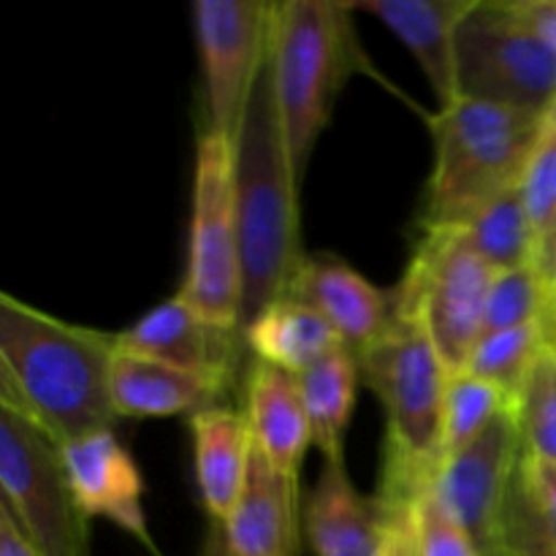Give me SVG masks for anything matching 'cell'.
I'll list each match as a JSON object with an SVG mask.
<instances>
[{
	"mask_svg": "<svg viewBox=\"0 0 556 556\" xmlns=\"http://www.w3.org/2000/svg\"><path fill=\"white\" fill-rule=\"evenodd\" d=\"M114 353L117 334L65 324L0 293V402L25 413L58 445L114 429Z\"/></svg>",
	"mask_w": 556,
	"mask_h": 556,
	"instance_id": "6da1fadb",
	"label": "cell"
},
{
	"mask_svg": "<svg viewBox=\"0 0 556 556\" xmlns=\"http://www.w3.org/2000/svg\"><path fill=\"white\" fill-rule=\"evenodd\" d=\"M233 199L242 253L239 329L282 299L307 253L302 250L299 190L286 128L271 87L269 60L233 141Z\"/></svg>",
	"mask_w": 556,
	"mask_h": 556,
	"instance_id": "7a4b0ae2",
	"label": "cell"
},
{
	"mask_svg": "<svg viewBox=\"0 0 556 556\" xmlns=\"http://www.w3.org/2000/svg\"><path fill=\"white\" fill-rule=\"evenodd\" d=\"M554 293H556V271H554Z\"/></svg>",
	"mask_w": 556,
	"mask_h": 556,
	"instance_id": "d590c367",
	"label": "cell"
},
{
	"mask_svg": "<svg viewBox=\"0 0 556 556\" xmlns=\"http://www.w3.org/2000/svg\"><path fill=\"white\" fill-rule=\"evenodd\" d=\"M527 212L538 244V271L554 286L556 271V112L548 117L543 139L521 179Z\"/></svg>",
	"mask_w": 556,
	"mask_h": 556,
	"instance_id": "484cf974",
	"label": "cell"
},
{
	"mask_svg": "<svg viewBox=\"0 0 556 556\" xmlns=\"http://www.w3.org/2000/svg\"><path fill=\"white\" fill-rule=\"evenodd\" d=\"M195 556H228L226 548V532H223L220 519H206L204 538L199 543V552Z\"/></svg>",
	"mask_w": 556,
	"mask_h": 556,
	"instance_id": "e575fe53",
	"label": "cell"
},
{
	"mask_svg": "<svg viewBox=\"0 0 556 556\" xmlns=\"http://www.w3.org/2000/svg\"><path fill=\"white\" fill-rule=\"evenodd\" d=\"M413 546H416L413 510H407V514H391L389 535H386L380 556H413Z\"/></svg>",
	"mask_w": 556,
	"mask_h": 556,
	"instance_id": "d6a6232c",
	"label": "cell"
},
{
	"mask_svg": "<svg viewBox=\"0 0 556 556\" xmlns=\"http://www.w3.org/2000/svg\"><path fill=\"white\" fill-rule=\"evenodd\" d=\"M353 9L337 0H275L269 74L299 182L348 76L364 65Z\"/></svg>",
	"mask_w": 556,
	"mask_h": 556,
	"instance_id": "5b68a950",
	"label": "cell"
},
{
	"mask_svg": "<svg viewBox=\"0 0 556 556\" xmlns=\"http://www.w3.org/2000/svg\"><path fill=\"white\" fill-rule=\"evenodd\" d=\"M286 296L318 309L342 345L362 356L394 320V291H383L334 253H307Z\"/></svg>",
	"mask_w": 556,
	"mask_h": 556,
	"instance_id": "9a60e30c",
	"label": "cell"
},
{
	"mask_svg": "<svg viewBox=\"0 0 556 556\" xmlns=\"http://www.w3.org/2000/svg\"><path fill=\"white\" fill-rule=\"evenodd\" d=\"M554 299V286L538 271V266L497 271L486 299L483 334L541 324L552 309Z\"/></svg>",
	"mask_w": 556,
	"mask_h": 556,
	"instance_id": "83f0119b",
	"label": "cell"
},
{
	"mask_svg": "<svg viewBox=\"0 0 556 556\" xmlns=\"http://www.w3.org/2000/svg\"><path fill=\"white\" fill-rule=\"evenodd\" d=\"M478 0H348L353 11L375 14L418 60L440 106L459 98L456 36Z\"/></svg>",
	"mask_w": 556,
	"mask_h": 556,
	"instance_id": "e0dca14e",
	"label": "cell"
},
{
	"mask_svg": "<svg viewBox=\"0 0 556 556\" xmlns=\"http://www.w3.org/2000/svg\"><path fill=\"white\" fill-rule=\"evenodd\" d=\"M244 418L266 459L299 478L304 456L315 443L296 375L253 358L244 378Z\"/></svg>",
	"mask_w": 556,
	"mask_h": 556,
	"instance_id": "ac0fdd59",
	"label": "cell"
},
{
	"mask_svg": "<svg viewBox=\"0 0 556 556\" xmlns=\"http://www.w3.org/2000/svg\"><path fill=\"white\" fill-rule=\"evenodd\" d=\"M244 342L253 358L291 375H302L320 358L345 348L334 326L296 296H282L269 304L244 329Z\"/></svg>",
	"mask_w": 556,
	"mask_h": 556,
	"instance_id": "44dd1931",
	"label": "cell"
},
{
	"mask_svg": "<svg viewBox=\"0 0 556 556\" xmlns=\"http://www.w3.org/2000/svg\"><path fill=\"white\" fill-rule=\"evenodd\" d=\"M459 228L470 239L472 248L489 261L494 271L535 266V231H532V220L530 212H527L521 185L483 206L478 215H472Z\"/></svg>",
	"mask_w": 556,
	"mask_h": 556,
	"instance_id": "603a6c76",
	"label": "cell"
},
{
	"mask_svg": "<svg viewBox=\"0 0 556 556\" xmlns=\"http://www.w3.org/2000/svg\"><path fill=\"white\" fill-rule=\"evenodd\" d=\"M177 296L212 324L239 329L242 253L233 199V147L210 130H201L195 147L188 264Z\"/></svg>",
	"mask_w": 556,
	"mask_h": 556,
	"instance_id": "9c48e42d",
	"label": "cell"
},
{
	"mask_svg": "<svg viewBox=\"0 0 556 556\" xmlns=\"http://www.w3.org/2000/svg\"><path fill=\"white\" fill-rule=\"evenodd\" d=\"M358 378L362 364L348 348L329 353L296 375L313 427V443L324 454V462H345V429L356 405Z\"/></svg>",
	"mask_w": 556,
	"mask_h": 556,
	"instance_id": "7402d4cb",
	"label": "cell"
},
{
	"mask_svg": "<svg viewBox=\"0 0 556 556\" xmlns=\"http://www.w3.org/2000/svg\"><path fill=\"white\" fill-rule=\"evenodd\" d=\"M362 378L386 413V451L378 503L407 514L429 494L443 465V407L448 372L427 331L394 315L389 329L358 356Z\"/></svg>",
	"mask_w": 556,
	"mask_h": 556,
	"instance_id": "3957f363",
	"label": "cell"
},
{
	"mask_svg": "<svg viewBox=\"0 0 556 556\" xmlns=\"http://www.w3.org/2000/svg\"><path fill=\"white\" fill-rule=\"evenodd\" d=\"M514 407V396L500 386L478 378L470 369H451L443 407V462L478 440L503 410Z\"/></svg>",
	"mask_w": 556,
	"mask_h": 556,
	"instance_id": "cb8c5ba5",
	"label": "cell"
},
{
	"mask_svg": "<svg viewBox=\"0 0 556 556\" xmlns=\"http://www.w3.org/2000/svg\"><path fill=\"white\" fill-rule=\"evenodd\" d=\"M521 445L538 459L556 462V348L546 345L514 400Z\"/></svg>",
	"mask_w": 556,
	"mask_h": 556,
	"instance_id": "4316f807",
	"label": "cell"
},
{
	"mask_svg": "<svg viewBox=\"0 0 556 556\" xmlns=\"http://www.w3.org/2000/svg\"><path fill=\"white\" fill-rule=\"evenodd\" d=\"M391 516L364 497L345 462H324L304 497V535L315 556H380Z\"/></svg>",
	"mask_w": 556,
	"mask_h": 556,
	"instance_id": "2e32d148",
	"label": "cell"
},
{
	"mask_svg": "<svg viewBox=\"0 0 556 556\" xmlns=\"http://www.w3.org/2000/svg\"><path fill=\"white\" fill-rule=\"evenodd\" d=\"M548 117L472 98L440 106L429 119L434 157L421 228L465 226L483 206L519 188Z\"/></svg>",
	"mask_w": 556,
	"mask_h": 556,
	"instance_id": "277c9868",
	"label": "cell"
},
{
	"mask_svg": "<svg viewBox=\"0 0 556 556\" xmlns=\"http://www.w3.org/2000/svg\"><path fill=\"white\" fill-rule=\"evenodd\" d=\"M521 454L519 424L514 407H508L478 440L440 465L429 489L483 556H503L505 519Z\"/></svg>",
	"mask_w": 556,
	"mask_h": 556,
	"instance_id": "8fae6325",
	"label": "cell"
},
{
	"mask_svg": "<svg viewBox=\"0 0 556 556\" xmlns=\"http://www.w3.org/2000/svg\"><path fill=\"white\" fill-rule=\"evenodd\" d=\"M554 112H556V109H554Z\"/></svg>",
	"mask_w": 556,
	"mask_h": 556,
	"instance_id": "8d00e7d4",
	"label": "cell"
},
{
	"mask_svg": "<svg viewBox=\"0 0 556 556\" xmlns=\"http://www.w3.org/2000/svg\"><path fill=\"white\" fill-rule=\"evenodd\" d=\"M117 348L201 375L231 389L248 342L233 326H220L195 313L179 296L166 299L117 331Z\"/></svg>",
	"mask_w": 556,
	"mask_h": 556,
	"instance_id": "7c38bea8",
	"label": "cell"
},
{
	"mask_svg": "<svg viewBox=\"0 0 556 556\" xmlns=\"http://www.w3.org/2000/svg\"><path fill=\"white\" fill-rule=\"evenodd\" d=\"M543 348H546V326H543V320L541 324L516 326V329L489 331V334H481L478 345L472 348L470 362H467L465 369L489 380V383L500 386L516 400L527 372L538 362Z\"/></svg>",
	"mask_w": 556,
	"mask_h": 556,
	"instance_id": "d4e9b609",
	"label": "cell"
},
{
	"mask_svg": "<svg viewBox=\"0 0 556 556\" xmlns=\"http://www.w3.org/2000/svg\"><path fill=\"white\" fill-rule=\"evenodd\" d=\"M510 3L521 22L556 52V0H510Z\"/></svg>",
	"mask_w": 556,
	"mask_h": 556,
	"instance_id": "1f68e13d",
	"label": "cell"
},
{
	"mask_svg": "<svg viewBox=\"0 0 556 556\" xmlns=\"http://www.w3.org/2000/svg\"><path fill=\"white\" fill-rule=\"evenodd\" d=\"M275 0H195L193 33L204 76L210 134L233 144L269 60Z\"/></svg>",
	"mask_w": 556,
	"mask_h": 556,
	"instance_id": "30bf717a",
	"label": "cell"
},
{
	"mask_svg": "<svg viewBox=\"0 0 556 556\" xmlns=\"http://www.w3.org/2000/svg\"><path fill=\"white\" fill-rule=\"evenodd\" d=\"M514 497V494H510ZM503 556H556V538L527 519L514 503L508 505L505 519Z\"/></svg>",
	"mask_w": 556,
	"mask_h": 556,
	"instance_id": "4dcf8cb0",
	"label": "cell"
},
{
	"mask_svg": "<svg viewBox=\"0 0 556 556\" xmlns=\"http://www.w3.org/2000/svg\"><path fill=\"white\" fill-rule=\"evenodd\" d=\"M0 556H38L30 541L22 535L20 527L3 508H0Z\"/></svg>",
	"mask_w": 556,
	"mask_h": 556,
	"instance_id": "836d02e7",
	"label": "cell"
},
{
	"mask_svg": "<svg viewBox=\"0 0 556 556\" xmlns=\"http://www.w3.org/2000/svg\"><path fill=\"white\" fill-rule=\"evenodd\" d=\"M413 527H416L421 556H483L432 494H424L413 505Z\"/></svg>",
	"mask_w": 556,
	"mask_h": 556,
	"instance_id": "f546056e",
	"label": "cell"
},
{
	"mask_svg": "<svg viewBox=\"0 0 556 556\" xmlns=\"http://www.w3.org/2000/svg\"><path fill=\"white\" fill-rule=\"evenodd\" d=\"M510 503L556 538V462L538 459L525 451L516 470Z\"/></svg>",
	"mask_w": 556,
	"mask_h": 556,
	"instance_id": "f1b7e54d",
	"label": "cell"
},
{
	"mask_svg": "<svg viewBox=\"0 0 556 556\" xmlns=\"http://www.w3.org/2000/svg\"><path fill=\"white\" fill-rule=\"evenodd\" d=\"M228 556H299L304 500L299 478L266 459L253 443L248 478L237 505L223 519Z\"/></svg>",
	"mask_w": 556,
	"mask_h": 556,
	"instance_id": "5bb4252c",
	"label": "cell"
},
{
	"mask_svg": "<svg viewBox=\"0 0 556 556\" xmlns=\"http://www.w3.org/2000/svg\"><path fill=\"white\" fill-rule=\"evenodd\" d=\"M497 271L462 228H421L405 277L394 288L400 318L416 320L448 369H465L483 334Z\"/></svg>",
	"mask_w": 556,
	"mask_h": 556,
	"instance_id": "8992f818",
	"label": "cell"
},
{
	"mask_svg": "<svg viewBox=\"0 0 556 556\" xmlns=\"http://www.w3.org/2000/svg\"><path fill=\"white\" fill-rule=\"evenodd\" d=\"M109 391L119 418H172L195 416L206 407L220 405L228 389L157 358L117 348L109 375Z\"/></svg>",
	"mask_w": 556,
	"mask_h": 556,
	"instance_id": "d6986e66",
	"label": "cell"
},
{
	"mask_svg": "<svg viewBox=\"0 0 556 556\" xmlns=\"http://www.w3.org/2000/svg\"><path fill=\"white\" fill-rule=\"evenodd\" d=\"M456 87L459 98L548 117L556 109V52L510 0H478L456 36Z\"/></svg>",
	"mask_w": 556,
	"mask_h": 556,
	"instance_id": "ba28073f",
	"label": "cell"
},
{
	"mask_svg": "<svg viewBox=\"0 0 556 556\" xmlns=\"http://www.w3.org/2000/svg\"><path fill=\"white\" fill-rule=\"evenodd\" d=\"M76 503L87 516H103L141 543L150 556H163L155 546L144 508V478L134 456L123 448L114 429L85 434L60 445Z\"/></svg>",
	"mask_w": 556,
	"mask_h": 556,
	"instance_id": "4fadbf2b",
	"label": "cell"
},
{
	"mask_svg": "<svg viewBox=\"0 0 556 556\" xmlns=\"http://www.w3.org/2000/svg\"><path fill=\"white\" fill-rule=\"evenodd\" d=\"M195 454V481L210 519H226L237 505L253 454V434L244 413L226 405L190 416Z\"/></svg>",
	"mask_w": 556,
	"mask_h": 556,
	"instance_id": "ffe728a7",
	"label": "cell"
},
{
	"mask_svg": "<svg viewBox=\"0 0 556 556\" xmlns=\"http://www.w3.org/2000/svg\"><path fill=\"white\" fill-rule=\"evenodd\" d=\"M0 508L38 556H90V516L76 503L60 445L0 402Z\"/></svg>",
	"mask_w": 556,
	"mask_h": 556,
	"instance_id": "52a82bcc",
	"label": "cell"
}]
</instances>
